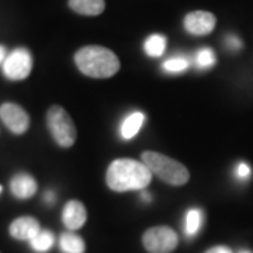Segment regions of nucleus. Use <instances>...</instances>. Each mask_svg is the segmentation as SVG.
Wrapping results in <instances>:
<instances>
[{
	"label": "nucleus",
	"instance_id": "1",
	"mask_svg": "<svg viewBox=\"0 0 253 253\" xmlns=\"http://www.w3.org/2000/svg\"><path fill=\"white\" fill-rule=\"evenodd\" d=\"M106 181L114 191H132L144 190L152 181V172L144 162L134 159H116L107 169Z\"/></svg>",
	"mask_w": 253,
	"mask_h": 253
},
{
	"label": "nucleus",
	"instance_id": "2",
	"mask_svg": "<svg viewBox=\"0 0 253 253\" xmlns=\"http://www.w3.org/2000/svg\"><path fill=\"white\" fill-rule=\"evenodd\" d=\"M75 62L82 73L96 79H107L120 71L117 55L100 45L81 48L75 55Z\"/></svg>",
	"mask_w": 253,
	"mask_h": 253
},
{
	"label": "nucleus",
	"instance_id": "3",
	"mask_svg": "<svg viewBox=\"0 0 253 253\" xmlns=\"http://www.w3.org/2000/svg\"><path fill=\"white\" fill-rule=\"evenodd\" d=\"M141 159L152 174H156L159 179L172 186H181L189 181L190 173L187 168L166 155L148 151L141 155Z\"/></svg>",
	"mask_w": 253,
	"mask_h": 253
},
{
	"label": "nucleus",
	"instance_id": "4",
	"mask_svg": "<svg viewBox=\"0 0 253 253\" xmlns=\"http://www.w3.org/2000/svg\"><path fill=\"white\" fill-rule=\"evenodd\" d=\"M46 126L55 139L62 148H71L78 136L75 123L68 111L61 106H52L46 113Z\"/></svg>",
	"mask_w": 253,
	"mask_h": 253
},
{
	"label": "nucleus",
	"instance_id": "5",
	"mask_svg": "<svg viewBox=\"0 0 253 253\" xmlns=\"http://www.w3.org/2000/svg\"><path fill=\"white\" fill-rule=\"evenodd\" d=\"M142 244L149 253H170L176 249L179 238L169 226H154L145 231Z\"/></svg>",
	"mask_w": 253,
	"mask_h": 253
},
{
	"label": "nucleus",
	"instance_id": "6",
	"mask_svg": "<svg viewBox=\"0 0 253 253\" xmlns=\"http://www.w3.org/2000/svg\"><path fill=\"white\" fill-rule=\"evenodd\" d=\"M33 68V58L26 48H17L4 59L3 73L10 81L26 79Z\"/></svg>",
	"mask_w": 253,
	"mask_h": 253
},
{
	"label": "nucleus",
	"instance_id": "7",
	"mask_svg": "<svg viewBox=\"0 0 253 253\" xmlns=\"http://www.w3.org/2000/svg\"><path fill=\"white\" fill-rule=\"evenodd\" d=\"M0 118L13 134L17 135L24 134L30 126V117L26 110L14 103H4L0 106Z\"/></svg>",
	"mask_w": 253,
	"mask_h": 253
},
{
	"label": "nucleus",
	"instance_id": "8",
	"mask_svg": "<svg viewBox=\"0 0 253 253\" xmlns=\"http://www.w3.org/2000/svg\"><path fill=\"white\" fill-rule=\"evenodd\" d=\"M215 16L204 10L191 11L184 17V28L193 36H207L215 28Z\"/></svg>",
	"mask_w": 253,
	"mask_h": 253
},
{
	"label": "nucleus",
	"instance_id": "9",
	"mask_svg": "<svg viewBox=\"0 0 253 253\" xmlns=\"http://www.w3.org/2000/svg\"><path fill=\"white\" fill-rule=\"evenodd\" d=\"M87 219L86 208L78 200H71L66 203L62 211V221L65 226L71 231L81 229Z\"/></svg>",
	"mask_w": 253,
	"mask_h": 253
},
{
	"label": "nucleus",
	"instance_id": "10",
	"mask_svg": "<svg viewBox=\"0 0 253 253\" xmlns=\"http://www.w3.org/2000/svg\"><path fill=\"white\" fill-rule=\"evenodd\" d=\"M10 235L18 241H31L41 232L40 222L33 217H20L10 224Z\"/></svg>",
	"mask_w": 253,
	"mask_h": 253
},
{
	"label": "nucleus",
	"instance_id": "11",
	"mask_svg": "<svg viewBox=\"0 0 253 253\" xmlns=\"http://www.w3.org/2000/svg\"><path fill=\"white\" fill-rule=\"evenodd\" d=\"M10 190L16 199L27 200L37 191V181L27 173H18L10 181Z\"/></svg>",
	"mask_w": 253,
	"mask_h": 253
},
{
	"label": "nucleus",
	"instance_id": "12",
	"mask_svg": "<svg viewBox=\"0 0 253 253\" xmlns=\"http://www.w3.org/2000/svg\"><path fill=\"white\" fill-rule=\"evenodd\" d=\"M69 7L82 16H99L106 9L104 0H69Z\"/></svg>",
	"mask_w": 253,
	"mask_h": 253
},
{
	"label": "nucleus",
	"instance_id": "13",
	"mask_svg": "<svg viewBox=\"0 0 253 253\" xmlns=\"http://www.w3.org/2000/svg\"><path fill=\"white\" fill-rule=\"evenodd\" d=\"M145 121V114L141 111H135L132 114H129L124 120L123 126H121V136L124 139H131L139 132L141 126Z\"/></svg>",
	"mask_w": 253,
	"mask_h": 253
},
{
	"label": "nucleus",
	"instance_id": "14",
	"mask_svg": "<svg viewBox=\"0 0 253 253\" xmlns=\"http://www.w3.org/2000/svg\"><path fill=\"white\" fill-rule=\"evenodd\" d=\"M59 246L65 253H83L84 252V242L81 236L76 234L66 232L59 238Z\"/></svg>",
	"mask_w": 253,
	"mask_h": 253
},
{
	"label": "nucleus",
	"instance_id": "15",
	"mask_svg": "<svg viewBox=\"0 0 253 253\" xmlns=\"http://www.w3.org/2000/svg\"><path fill=\"white\" fill-rule=\"evenodd\" d=\"M55 238L54 234L51 231H41L37 236H34L30 244H31V248L36 251V252H46L49 251L52 246H54Z\"/></svg>",
	"mask_w": 253,
	"mask_h": 253
},
{
	"label": "nucleus",
	"instance_id": "16",
	"mask_svg": "<svg viewBox=\"0 0 253 253\" xmlns=\"http://www.w3.org/2000/svg\"><path fill=\"white\" fill-rule=\"evenodd\" d=\"M166 49V38L161 34H152L145 41V51L149 56H161Z\"/></svg>",
	"mask_w": 253,
	"mask_h": 253
},
{
	"label": "nucleus",
	"instance_id": "17",
	"mask_svg": "<svg viewBox=\"0 0 253 253\" xmlns=\"http://www.w3.org/2000/svg\"><path fill=\"white\" fill-rule=\"evenodd\" d=\"M201 221H203V214L197 208L190 210L186 215V234L189 236L196 235L199 232L200 226H201Z\"/></svg>",
	"mask_w": 253,
	"mask_h": 253
},
{
	"label": "nucleus",
	"instance_id": "18",
	"mask_svg": "<svg viewBox=\"0 0 253 253\" xmlns=\"http://www.w3.org/2000/svg\"><path fill=\"white\" fill-rule=\"evenodd\" d=\"M190 66L189 58L186 56H174V58H170L168 59L166 62L163 63V69L166 72H172V73H179L186 71Z\"/></svg>",
	"mask_w": 253,
	"mask_h": 253
},
{
	"label": "nucleus",
	"instance_id": "19",
	"mask_svg": "<svg viewBox=\"0 0 253 253\" xmlns=\"http://www.w3.org/2000/svg\"><path fill=\"white\" fill-rule=\"evenodd\" d=\"M215 55L212 52V49L210 48H203L200 49L199 52L196 54V59L194 62L197 65V68L200 69H204V68H211L214 63H215Z\"/></svg>",
	"mask_w": 253,
	"mask_h": 253
},
{
	"label": "nucleus",
	"instance_id": "20",
	"mask_svg": "<svg viewBox=\"0 0 253 253\" xmlns=\"http://www.w3.org/2000/svg\"><path fill=\"white\" fill-rule=\"evenodd\" d=\"M226 45H228V48H231V49L236 51V49H239V48L242 46V42H241V40H239L238 37L229 36L228 38H226Z\"/></svg>",
	"mask_w": 253,
	"mask_h": 253
},
{
	"label": "nucleus",
	"instance_id": "21",
	"mask_svg": "<svg viewBox=\"0 0 253 253\" xmlns=\"http://www.w3.org/2000/svg\"><path fill=\"white\" fill-rule=\"evenodd\" d=\"M236 174L241 177V179H246L248 176H251V168L245 163L238 165V169H236Z\"/></svg>",
	"mask_w": 253,
	"mask_h": 253
},
{
	"label": "nucleus",
	"instance_id": "22",
	"mask_svg": "<svg viewBox=\"0 0 253 253\" xmlns=\"http://www.w3.org/2000/svg\"><path fill=\"white\" fill-rule=\"evenodd\" d=\"M206 253H232V251H231L228 246H222V245H219V246L210 248Z\"/></svg>",
	"mask_w": 253,
	"mask_h": 253
},
{
	"label": "nucleus",
	"instance_id": "23",
	"mask_svg": "<svg viewBox=\"0 0 253 253\" xmlns=\"http://www.w3.org/2000/svg\"><path fill=\"white\" fill-rule=\"evenodd\" d=\"M55 199H56V197H55V193L54 191H51V190H48L45 194H44V200H45L46 204H49V206L54 204Z\"/></svg>",
	"mask_w": 253,
	"mask_h": 253
},
{
	"label": "nucleus",
	"instance_id": "24",
	"mask_svg": "<svg viewBox=\"0 0 253 253\" xmlns=\"http://www.w3.org/2000/svg\"><path fill=\"white\" fill-rule=\"evenodd\" d=\"M4 56H6V49H4V46L0 45V63L4 61Z\"/></svg>",
	"mask_w": 253,
	"mask_h": 253
},
{
	"label": "nucleus",
	"instance_id": "25",
	"mask_svg": "<svg viewBox=\"0 0 253 253\" xmlns=\"http://www.w3.org/2000/svg\"><path fill=\"white\" fill-rule=\"evenodd\" d=\"M141 197H142L145 201H149V200H151V194H149V193H145V191H142V193H141Z\"/></svg>",
	"mask_w": 253,
	"mask_h": 253
},
{
	"label": "nucleus",
	"instance_id": "26",
	"mask_svg": "<svg viewBox=\"0 0 253 253\" xmlns=\"http://www.w3.org/2000/svg\"><path fill=\"white\" fill-rule=\"evenodd\" d=\"M239 253H251V252H248V251H241Z\"/></svg>",
	"mask_w": 253,
	"mask_h": 253
},
{
	"label": "nucleus",
	"instance_id": "27",
	"mask_svg": "<svg viewBox=\"0 0 253 253\" xmlns=\"http://www.w3.org/2000/svg\"><path fill=\"white\" fill-rule=\"evenodd\" d=\"M0 193H1V186H0Z\"/></svg>",
	"mask_w": 253,
	"mask_h": 253
}]
</instances>
